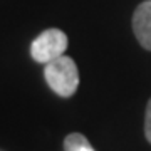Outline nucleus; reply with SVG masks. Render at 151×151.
<instances>
[{"mask_svg":"<svg viewBox=\"0 0 151 151\" xmlns=\"http://www.w3.org/2000/svg\"><path fill=\"white\" fill-rule=\"evenodd\" d=\"M67 49V35L59 29L44 30L30 45V55L34 60L47 64L52 59L59 57Z\"/></svg>","mask_w":151,"mask_h":151,"instance_id":"2","label":"nucleus"},{"mask_svg":"<svg viewBox=\"0 0 151 151\" xmlns=\"http://www.w3.org/2000/svg\"><path fill=\"white\" fill-rule=\"evenodd\" d=\"M145 134L146 139L151 143V99L148 103V108H146V116H145Z\"/></svg>","mask_w":151,"mask_h":151,"instance_id":"5","label":"nucleus"},{"mask_svg":"<svg viewBox=\"0 0 151 151\" xmlns=\"http://www.w3.org/2000/svg\"><path fill=\"white\" fill-rule=\"evenodd\" d=\"M64 151H94L87 138L81 133H70L64 139Z\"/></svg>","mask_w":151,"mask_h":151,"instance_id":"4","label":"nucleus"},{"mask_svg":"<svg viewBox=\"0 0 151 151\" xmlns=\"http://www.w3.org/2000/svg\"><path fill=\"white\" fill-rule=\"evenodd\" d=\"M44 76L49 87L62 97H70L79 86L77 65L70 57L59 55L45 64Z\"/></svg>","mask_w":151,"mask_h":151,"instance_id":"1","label":"nucleus"},{"mask_svg":"<svg viewBox=\"0 0 151 151\" xmlns=\"http://www.w3.org/2000/svg\"><path fill=\"white\" fill-rule=\"evenodd\" d=\"M133 30L138 42L151 50V0H146L138 5L133 15Z\"/></svg>","mask_w":151,"mask_h":151,"instance_id":"3","label":"nucleus"}]
</instances>
